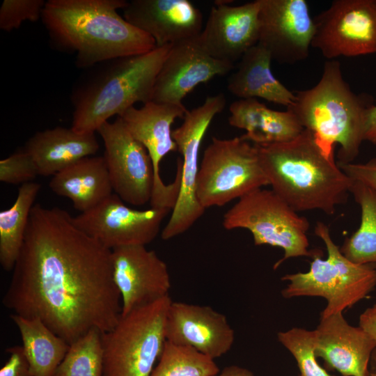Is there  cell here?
<instances>
[{
    "label": "cell",
    "mask_w": 376,
    "mask_h": 376,
    "mask_svg": "<svg viewBox=\"0 0 376 376\" xmlns=\"http://www.w3.org/2000/svg\"><path fill=\"white\" fill-rule=\"evenodd\" d=\"M12 272L4 306L39 318L70 345L92 329L111 330L121 316L111 249L63 209L34 204Z\"/></svg>",
    "instance_id": "obj_1"
},
{
    "label": "cell",
    "mask_w": 376,
    "mask_h": 376,
    "mask_svg": "<svg viewBox=\"0 0 376 376\" xmlns=\"http://www.w3.org/2000/svg\"><path fill=\"white\" fill-rule=\"evenodd\" d=\"M125 0H49L41 19L53 44L76 54V65L89 68L102 63L146 54L155 40L120 16Z\"/></svg>",
    "instance_id": "obj_2"
},
{
    "label": "cell",
    "mask_w": 376,
    "mask_h": 376,
    "mask_svg": "<svg viewBox=\"0 0 376 376\" xmlns=\"http://www.w3.org/2000/svg\"><path fill=\"white\" fill-rule=\"evenodd\" d=\"M256 145L269 185L296 212L332 215L346 203L352 180L334 157L322 152L309 131L290 141Z\"/></svg>",
    "instance_id": "obj_3"
},
{
    "label": "cell",
    "mask_w": 376,
    "mask_h": 376,
    "mask_svg": "<svg viewBox=\"0 0 376 376\" xmlns=\"http://www.w3.org/2000/svg\"><path fill=\"white\" fill-rule=\"evenodd\" d=\"M288 107L304 130L309 131L328 157H334L340 145L337 163H352L362 142L368 104L357 95L343 77L339 61H326L322 76L313 88L295 93Z\"/></svg>",
    "instance_id": "obj_4"
},
{
    "label": "cell",
    "mask_w": 376,
    "mask_h": 376,
    "mask_svg": "<svg viewBox=\"0 0 376 376\" xmlns=\"http://www.w3.org/2000/svg\"><path fill=\"white\" fill-rule=\"evenodd\" d=\"M171 47L104 62L72 92L71 128L79 134L95 133L111 117L120 116L135 103L152 101L157 75Z\"/></svg>",
    "instance_id": "obj_5"
},
{
    "label": "cell",
    "mask_w": 376,
    "mask_h": 376,
    "mask_svg": "<svg viewBox=\"0 0 376 376\" xmlns=\"http://www.w3.org/2000/svg\"><path fill=\"white\" fill-rule=\"evenodd\" d=\"M315 235L325 244L327 257L318 252L308 271L286 274L289 283L281 291L284 298L320 297L327 301L320 318L342 312L362 300L376 287V264H357L347 259L333 241L324 223L318 221Z\"/></svg>",
    "instance_id": "obj_6"
},
{
    "label": "cell",
    "mask_w": 376,
    "mask_h": 376,
    "mask_svg": "<svg viewBox=\"0 0 376 376\" xmlns=\"http://www.w3.org/2000/svg\"><path fill=\"white\" fill-rule=\"evenodd\" d=\"M170 296L121 315L102 333V376H150L166 341Z\"/></svg>",
    "instance_id": "obj_7"
},
{
    "label": "cell",
    "mask_w": 376,
    "mask_h": 376,
    "mask_svg": "<svg viewBox=\"0 0 376 376\" xmlns=\"http://www.w3.org/2000/svg\"><path fill=\"white\" fill-rule=\"evenodd\" d=\"M227 230L244 228L251 232L255 245H269L283 250L277 269L291 258L312 257L308 250V220L300 216L272 189H256L238 199L224 215Z\"/></svg>",
    "instance_id": "obj_8"
},
{
    "label": "cell",
    "mask_w": 376,
    "mask_h": 376,
    "mask_svg": "<svg viewBox=\"0 0 376 376\" xmlns=\"http://www.w3.org/2000/svg\"><path fill=\"white\" fill-rule=\"evenodd\" d=\"M269 185L261 166L258 146L237 136L212 137L205 148L197 178V198L207 209L223 206Z\"/></svg>",
    "instance_id": "obj_9"
},
{
    "label": "cell",
    "mask_w": 376,
    "mask_h": 376,
    "mask_svg": "<svg viewBox=\"0 0 376 376\" xmlns=\"http://www.w3.org/2000/svg\"><path fill=\"white\" fill-rule=\"evenodd\" d=\"M223 93L207 97L204 102L186 113L182 123L172 132L181 165V185L171 217L162 231L163 240H170L188 229L203 215L205 209L196 195L199 171L198 156L202 140L212 119L225 107Z\"/></svg>",
    "instance_id": "obj_10"
},
{
    "label": "cell",
    "mask_w": 376,
    "mask_h": 376,
    "mask_svg": "<svg viewBox=\"0 0 376 376\" xmlns=\"http://www.w3.org/2000/svg\"><path fill=\"white\" fill-rule=\"evenodd\" d=\"M188 110L182 104L148 102L141 108L132 107L120 116L130 134L147 150L154 170L151 207L173 210L181 185V165L177 163L173 182L165 184L160 175V163L171 152L178 150L172 136L171 126L178 118H184Z\"/></svg>",
    "instance_id": "obj_11"
},
{
    "label": "cell",
    "mask_w": 376,
    "mask_h": 376,
    "mask_svg": "<svg viewBox=\"0 0 376 376\" xmlns=\"http://www.w3.org/2000/svg\"><path fill=\"white\" fill-rule=\"evenodd\" d=\"M313 20L311 47L325 58L376 53V0H334Z\"/></svg>",
    "instance_id": "obj_12"
},
{
    "label": "cell",
    "mask_w": 376,
    "mask_h": 376,
    "mask_svg": "<svg viewBox=\"0 0 376 376\" xmlns=\"http://www.w3.org/2000/svg\"><path fill=\"white\" fill-rule=\"evenodd\" d=\"M104 143V158L114 194L125 203L141 206L150 201L154 170L146 148L128 131L120 117L97 131Z\"/></svg>",
    "instance_id": "obj_13"
},
{
    "label": "cell",
    "mask_w": 376,
    "mask_h": 376,
    "mask_svg": "<svg viewBox=\"0 0 376 376\" xmlns=\"http://www.w3.org/2000/svg\"><path fill=\"white\" fill-rule=\"evenodd\" d=\"M171 211L151 207L148 210H135L112 194L91 210L72 217V221L81 231L113 249L150 243Z\"/></svg>",
    "instance_id": "obj_14"
},
{
    "label": "cell",
    "mask_w": 376,
    "mask_h": 376,
    "mask_svg": "<svg viewBox=\"0 0 376 376\" xmlns=\"http://www.w3.org/2000/svg\"><path fill=\"white\" fill-rule=\"evenodd\" d=\"M258 44L272 60L293 64L307 58L315 24L305 0H260Z\"/></svg>",
    "instance_id": "obj_15"
},
{
    "label": "cell",
    "mask_w": 376,
    "mask_h": 376,
    "mask_svg": "<svg viewBox=\"0 0 376 376\" xmlns=\"http://www.w3.org/2000/svg\"><path fill=\"white\" fill-rule=\"evenodd\" d=\"M113 278L125 315L169 296L171 278L166 264L144 245L111 249Z\"/></svg>",
    "instance_id": "obj_16"
},
{
    "label": "cell",
    "mask_w": 376,
    "mask_h": 376,
    "mask_svg": "<svg viewBox=\"0 0 376 376\" xmlns=\"http://www.w3.org/2000/svg\"><path fill=\"white\" fill-rule=\"evenodd\" d=\"M198 36L171 45L157 75L152 101L182 104L198 84L226 75L234 68L233 63L211 56Z\"/></svg>",
    "instance_id": "obj_17"
},
{
    "label": "cell",
    "mask_w": 376,
    "mask_h": 376,
    "mask_svg": "<svg viewBox=\"0 0 376 376\" xmlns=\"http://www.w3.org/2000/svg\"><path fill=\"white\" fill-rule=\"evenodd\" d=\"M166 340L191 347L215 359L226 354L235 340L227 318L208 306L171 301L165 322Z\"/></svg>",
    "instance_id": "obj_18"
},
{
    "label": "cell",
    "mask_w": 376,
    "mask_h": 376,
    "mask_svg": "<svg viewBox=\"0 0 376 376\" xmlns=\"http://www.w3.org/2000/svg\"><path fill=\"white\" fill-rule=\"evenodd\" d=\"M215 3L198 38L211 56L234 64L258 42L260 3Z\"/></svg>",
    "instance_id": "obj_19"
},
{
    "label": "cell",
    "mask_w": 376,
    "mask_h": 376,
    "mask_svg": "<svg viewBox=\"0 0 376 376\" xmlns=\"http://www.w3.org/2000/svg\"><path fill=\"white\" fill-rule=\"evenodd\" d=\"M315 333V353L327 368L343 376H368L376 342L361 327L350 324L339 312L320 321Z\"/></svg>",
    "instance_id": "obj_20"
},
{
    "label": "cell",
    "mask_w": 376,
    "mask_h": 376,
    "mask_svg": "<svg viewBox=\"0 0 376 376\" xmlns=\"http://www.w3.org/2000/svg\"><path fill=\"white\" fill-rule=\"evenodd\" d=\"M123 17L150 35L157 47L196 37L203 15L189 0H132L123 9Z\"/></svg>",
    "instance_id": "obj_21"
},
{
    "label": "cell",
    "mask_w": 376,
    "mask_h": 376,
    "mask_svg": "<svg viewBox=\"0 0 376 376\" xmlns=\"http://www.w3.org/2000/svg\"><path fill=\"white\" fill-rule=\"evenodd\" d=\"M99 148L95 133L79 134L71 127L58 126L34 134L24 151L32 157L38 175L49 176L95 155Z\"/></svg>",
    "instance_id": "obj_22"
},
{
    "label": "cell",
    "mask_w": 376,
    "mask_h": 376,
    "mask_svg": "<svg viewBox=\"0 0 376 376\" xmlns=\"http://www.w3.org/2000/svg\"><path fill=\"white\" fill-rule=\"evenodd\" d=\"M229 111V124L244 130L246 133L242 137L255 144L290 141L304 130L290 110H272L255 98L233 102Z\"/></svg>",
    "instance_id": "obj_23"
},
{
    "label": "cell",
    "mask_w": 376,
    "mask_h": 376,
    "mask_svg": "<svg viewBox=\"0 0 376 376\" xmlns=\"http://www.w3.org/2000/svg\"><path fill=\"white\" fill-rule=\"evenodd\" d=\"M272 61L269 52L260 45L251 47L229 77L228 90L240 99L259 97L287 108L291 106L295 95L274 77Z\"/></svg>",
    "instance_id": "obj_24"
},
{
    "label": "cell",
    "mask_w": 376,
    "mask_h": 376,
    "mask_svg": "<svg viewBox=\"0 0 376 376\" xmlns=\"http://www.w3.org/2000/svg\"><path fill=\"white\" fill-rule=\"evenodd\" d=\"M53 192L70 199L73 207L84 212L111 195L113 188L103 156L86 157L53 175Z\"/></svg>",
    "instance_id": "obj_25"
},
{
    "label": "cell",
    "mask_w": 376,
    "mask_h": 376,
    "mask_svg": "<svg viewBox=\"0 0 376 376\" xmlns=\"http://www.w3.org/2000/svg\"><path fill=\"white\" fill-rule=\"evenodd\" d=\"M10 317L19 331L32 375L54 376L70 344L39 318H25L15 313Z\"/></svg>",
    "instance_id": "obj_26"
},
{
    "label": "cell",
    "mask_w": 376,
    "mask_h": 376,
    "mask_svg": "<svg viewBox=\"0 0 376 376\" xmlns=\"http://www.w3.org/2000/svg\"><path fill=\"white\" fill-rule=\"evenodd\" d=\"M40 189V185L36 182L22 185L13 205L0 212V264L5 271L13 270L19 256Z\"/></svg>",
    "instance_id": "obj_27"
},
{
    "label": "cell",
    "mask_w": 376,
    "mask_h": 376,
    "mask_svg": "<svg viewBox=\"0 0 376 376\" xmlns=\"http://www.w3.org/2000/svg\"><path fill=\"white\" fill-rule=\"evenodd\" d=\"M350 194L360 207L361 222L340 250L354 263L376 264V189L352 180Z\"/></svg>",
    "instance_id": "obj_28"
},
{
    "label": "cell",
    "mask_w": 376,
    "mask_h": 376,
    "mask_svg": "<svg viewBox=\"0 0 376 376\" xmlns=\"http://www.w3.org/2000/svg\"><path fill=\"white\" fill-rule=\"evenodd\" d=\"M219 372L214 359L191 347L166 340L150 376H213Z\"/></svg>",
    "instance_id": "obj_29"
},
{
    "label": "cell",
    "mask_w": 376,
    "mask_h": 376,
    "mask_svg": "<svg viewBox=\"0 0 376 376\" xmlns=\"http://www.w3.org/2000/svg\"><path fill=\"white\" fill-rule=\"evenodd\" d=\"M101 335L100 331L92 329L71 343L54 376H102Z\"/></svg>",
    "instance_id": "obj_30"
},
{
    "label": "cell",
    "mask_w": 376,
    "mask_h": 376,
    "mask_svg": "<svg viewBox=\"0 0 376 376\" xmlns=\"http://www.w3.org/2000/svg\"><path fill=\"white\" fill-rule=\"evenodd\" d=\"M277 338L295 359L299 376H335L330 375L317 361L314 330L294 327L279 332Z\"/></svg>",
    "instance_id": "obj_31"
},
{
    "label": "cell",
    "mask_w": 376,
    "mask_h": 376,
    "mask_svg": "<svg viewBox=\"0 0 376 376\" xmlns=\"http://www.w3.org/2000/svg\"><path fill=\"white\" fill-rule=\"evenodd\" d=\"M46 1L43 0H4L0 8V29L11 31L25 21L41 19Z\"/></svg>",
    "instance_id": "obj_32"
},
{
    "label": "cell",
    "mask_w": 376,
    "mask_h": 376,
    "mask_svg": "<svg viewBox=\"0 0 376 376\" xmlns=\"http://www.w3.org/2000/svg\"><path fill=\"white\" fill-rule=\"evenodd\" d=\"M38 175L32 157L24 150L0 161V181L18 185L31 182Z\"/></svg>",
    "instance_id": "obj_33"
},
{
    "label": "cell",
    "mask_w": 376,
    "mask_h": 376,
    "mask_svg": "<svg viewBox=\"0 0 376 376\" xmlns=\"http://www.w3.org/2000/svg\"><path fill=\"white\" fill-rule=\"evenodd\" d=\"M6 351L10 357L0 370V376H33L22 346L15 345Z\"/></svg>",
    "instance_id": "obj_34"
},
{
    "label": "cell",
    "mask_w": 376,
    "mask_h": 376,
    "mask_svg": "<svg viewBox=\"0 0 376 376\" xmlns=\"http://www.w3.org/2000/svg\"><path fill=\"white\" fill-rule=\"evenodd\" d=\"M352 180L363 182L376 189V157L366 163H337Z\"/></svg>",
    "instance_id": "obj_35"
},
{
    "label": "cell",
    "mask_w": 376,
    "mask_h": 376,
    "mask_svg": "<svg viewBox=\"0 0 376 376\" xmlns=\"http://www.w3.org/2000/svg\"><path fill=\"white\" fill-rule=\"evenodd\" d=\"M359 324L376 342V304L366 308L360 315Z\"/></svg>",
    "instance_id": "obj_36"
},
{
    "label": "cell",
    "mask_w": 376,
    "mask_h": 376,
    "mask_svg": "<svg viewBox=\"0 0 376 376\" xmlns=\"http://www.w3.org/2000/svg\"><path fill=\"white\" fill-rule=\"evenodd\" d=\"M364 141L376 145V104H372L367 112Z\"/></svg>",
    "instance_id": "obj_37"
},
{
    "label": "cell",
    "mask_w": 376,
    "mask_h": 376,
    "mask_svg": "<svg viewBox=\"0 0 376 376\" xmlns=\"http://www.w3.org/2000/svg\"><path fill=\"white\" fill-rule=\"evenodd\" d=\"M213 376H254L249 370L237 366H230L225 367L221 372Z\"/></svg>",
    "instance_id": "obj_38"
},
{
    "label": "cell",
    "mask_w": 376,
    "mask_h": 376,
    "mask_svg": "<svg viewBox=\"0 0 376 376\" xmlns=\"http://www.w3.org/2000/svg\"><path fill=\"white\" fill-rule=\"evenodd\" d=\"M368 376H376V348L370 359Z\"/></svg>",
    "instance_id": "obj_39"
}]
</instances>
